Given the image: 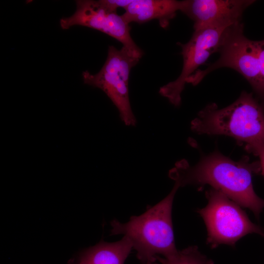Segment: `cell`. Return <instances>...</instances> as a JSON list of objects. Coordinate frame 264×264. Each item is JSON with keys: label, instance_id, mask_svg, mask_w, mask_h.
<instances>
[{"label": "cell", "instance_id": "5b68a950", "mask_svg": "<svg viewBox=\"0 0 264 264\" xmlns=\"http://www.w3.org/2000/svg\"><path fill=\"white\" fill-rule=\"evenodd\" d=\"M141 58L125 46L118 49L109 46L107 60L96 74L83 72L84 83L102 89L118 110L119 117L127 126L134 127L137 120L129 98V80L132 68Z\"/></svg>", "mask_w": 264, "mask_h": 264}, {"label": "cell", "instance_id": "7c38bea8", "mask_svg": "<svg viewBox=\"0 0 264 264\" xmlns=\"http://www.w3.org/2000/svg\"><path fill=\"white\" fill-rule=\"evenodd\" d=\"M160 264H213V262L202 254L196 246H189L182 250H178L169 258L158 257Z\"/></svg>", "mask_w": 264, "mask_h": 264}, {"label": "cell", "instance_id": "4fadbf2b", "mask_svg": "<svg viewBox=\"0 0 264 264\" xmlns=\"http://www.w3.org/2000/svg\"><path fill=\"white\" fill-rule=\"evenodd\" d=\"M101 3L109 10L116 12L119 7L125 8L128 6L133 0H100Z\"/></svg>", "mask_w": 264, "mask_h": 264}, {"label": "cell", "instance_id": "ba28073f", "mask_svg": "<svg viewBox=\"0 0 264 264\" xmlns=\"http://www.w3.org/2000/svg\"><path fill=\"white\" fill-rule=\"evenodd\" d=\"M76 10L71 16L62 18L63 29L81 25L100 31L121 42L123 46L136 52L143 53L131 34V27L122 15L103 6L99 0L76 1Z\"/></svg>", "mask_w": 264, "mask_h": 264}, {"label": "cell", "instance_id": "277c9868", "mask_svg": "<svg viewBox=\"0 0 264 264\" xmlns=\"http://www.w3.org/2000/svg\"><path fill=\"white\" fill-rule=\"evenodd\" d=\"M240 22L229 26L225 32L218 52L219 59L203 70L198 69L187 80L195 86L209 73L221 67L233 69L249 83L264 106L259 54L257 41L247 38Z\"/></svg>", "mask_w": 264, "mask_h": 264}, {"label": "cell", "instance_id": "9c48e42d", "mask_svg": "<svg viewBox=\"0 0 264 264\" xmlns=\"http://www.w3.org/2000/svg\"><path fill=\"white\" fill-rule=\"evenodd\" d=\"M254 2L252 0H185L181 1L180 11L194 21L195 30L240 22L243 11Z\"/></svg>", "mask_w": 264, "mask_h": 264}, {"label": "cell", "instance_id": "8fae6325", "mask_svg": "<svg viewBox=\"0 0 264 264\" xmlns=\"http://www.w3.org/2000/svg\"><path fill=\"white\" fill-rule=\"evenodd\" d=\"M132 249L126 236L116 242H101L84 251L73 264H125Z\"/></svg>", "mask_w": 264, "mask_h": 264}, {"label": "cell", "instance_id": "30bf717a", "mask_svg": "<svg viewBox=\"0 0 264 264\" xmlns=\"http://www.w3.org/2000/svg\"><path fill=\"white\" fill-rule=\"evenodd\" d=\"M181 1L175 0H133L122 15L130 23H144L157 20L160 25L167 27L176 12L180 10Z\"/></svg>", "mask_w": 264, "mask_h": 264}, {"label": "cell", "instance_id": "2e32d148", "mask_svg": "<svg viewBox=\"0 0 264 264\" xmlns=\"http://www.w3.org/2000/svg\"></svg>", "mask_w": 264, "mask_h": 264}, {"label": "cell", "instance_id": "3957f363", "mask_svg": "<svg viewBox=\"0 0 264 264\" xmlns=\"http://www.w3.org/2000/svg\"><path fill=\"white\" fill-rule=\"evenodd\" d=\"M191 128L198 134L232 137L245 147L264 145V106L252 93L243 91L225 108L207 105L191 121Z\"/></svg>", "mask_w": 264, "mask_h": 264}, {"label": "cell", "instance_id": "5bb4252c", "mask_svg": "<svg viewBox=\"0 0 264 264\" xmlns=\"http://www.w3.org/2000/svg\"><path fill=\"white\" fill-rule=\"evenodd\" d=\"M247 151L258 156L260 159V165L262 174L264 176V145H256L245 147Z\"/></svg>", "mask_w": 264, "mask_h": 264}, {"label": "cell", "instance_id": "7a4b0ae2", "mask_svg": "<svg viewBox=\"0 0 264 264\" xmlns=\"http://www.w3.org/2000/svg\"><path fill=\"white\" fill-rule=\"evenodd\" d=\"M179 186L143 214L132 216L126 223L111 222V235H123L131 242L137 258L144 264H153L158 257L169 258L178 251L173 231L172 210Z\"/></svg>", "mask_w": 264, "mask_h": 264}, {"label": "cell", "instance_id": "52a82bcc", "mask_svg": "<svg viewBox=\"0 0 264 264\" xmlns=\"http://www.w3.org/2000/svg\"><path fill=\"white\" fill-rule=\"evenodd\" d=\"M231 25L219 24L195 30L186 44L179 43L183 58L182 71L176 79L161 87L159 93L174 106H179L187 80L212 54L218 51L225 32Z\"/></svg>", "mask_w": 264, "mask_h": 264}, {"label": "cell", "instance_id": "8992f818", "mask_svg": "<svg viewBox=\"0 0 264 264\" xmlns=\"http://www.w3.org/2000/svg\"><path fill=\"white\" fill-rule=\"evenodd\" d=\"M207 205L198 211L207 230V242L212 248L221 244L234 245L251 233L264 236V230L249 219L241 206L220 191L206 192Z\"/></svg>", "mask_w": 264, "mask_h": 264}, {"label": "cell", "instance_id": "6da1fadb", "mask_svg": "<svg viewBox=\"0 0 264 264\" xmlns=\"http://www.w3.org/2000/svg\"><path fill=\"white\" fill-rule=\"evenodd\" d=\"M260 171L259 162H250L246 157L235 161L214 152L203 156L193 166L185 159L178 161L169 176L179 187L191 185L200 188L210 185L259 218L264 208V199L255 193L252 178Z\"/></svg>", "mask_w": 264, "mask_h": 264}, {"label": "cell", "instance_id": "9a60e30c", "mask_svg": "<svg viewBox=\"0 0 264 264\" xmlns=\"http://www.w3.org/2000/svg\"><path fill=\"white\" fill-rule=\"evenodd\" d=\"M257 43L258 49L259 61L262 90L264 98V40L257 41Z\"/></svg>", "mask_w": 264, "mask_h": 264}]
</instances>
